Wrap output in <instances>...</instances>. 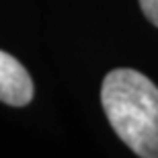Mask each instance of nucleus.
Segmentation results:
<instances>
[{
  "instance_id": "nucleus-1",
  "label": "nucleus",
  "mask_w": 158,
  "mask_h": 158,
  "mask_svg": "<svg viewBox=\"0 0 158 158\" xmlns=\"http://www.w3.org/2000/svg\"><path fill=\"white\" fill-rule=\"evenodd\" d=\"M101 103L125 146L142 158H158V86L150 78L131 68L109 72Z\"/></svg>"
},
{
  "instance_id": "nucleus-2",
  "label": "nucleus",
  "mask_w": 158,
  "mask_h": 158,
  "mask_svg": "<svg viewBox=\"0 0 158 158\" xmlns=\"http://www.w3.org/2000/svg\"><path fill=\"white\" fill-rule=\"evenodd\" d=\"M33 99V80L17 58L0 49V101L12 107L29 105Z\"/></svg>"
},
{
  "instance_id": "nucleus-3",
  "label": "nucleus",
  "mask_w": 158,
  "mask_h": 158,
  "mask_svg": "<svg viewBox=\"0 0 158 158\" xmlns=\"http://www.w3.org/2000/svg\"><path fill=\"white\" fill-rule=\"evenodd\" d=\"M140 6L148 17V21L158 27V0H140Z\"/></svg>"
}]
</instances>
